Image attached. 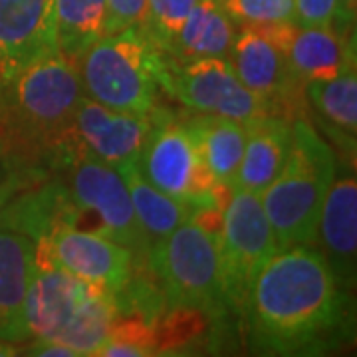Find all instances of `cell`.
<instances>
[{"label": "cell", "mask_w": 357, "mask_h": 357, "mask_svg": "<svg viewBox=\"0 0 357 357\" xmlns=\"http://www.w3.org/2000/svg\"><path fill=\"white\" fill-rule=\"evenodd\" d=\"M347 292L314 243L278 250L256 272L241 310L252 351L312 356L335 345L347 319Z\"/></svg>", "instance_id": "6da1fadb"}, {"label": "cell", "mask_w": 357, "mask_h": 357, "mask_svg": "<svg viewBox=\"0 0 357 357\" xmlns=\"http://www.w3.org/2000/svg\"><path fill=\"white\" fill-rule=\"evenodd\" d=\"M82 98L76 64L58 50L34 58L0 84V143L8 153L68 159Z\"/></svg>", "instance_id": "7a4b0ae2"}, {"label": "cell", "mask_w": 357, "mask_h": 357, "mask_svg": "<svg viewBox=\"0 0 357 357\" xmlns=\"http://www.w3.org/2000/svg\"><path fill=\"white\" fill-rule=\"evenodd\" d=\"M337 169L333 149L306 117L292 119V149L280 175L260 192L278 250L314 243L324 197Z\"/></svg>", "instance_id": "3957f363"}, {"label": "cell", "mask_w": 357, "mask_h": 357, "mask_svg": "<svg viewBox=\"0 0 357 357\" xmlns=\"http://www.w3.org/2000/svg\"><path fill=\"white\" fill-rule=\"evenodd\" d=\"M145 266L171 312L187 310L208 318L232 312L222 280L218 236L192 218L147 250Z\"/></svg>", "instance_id": "277c9868"}, {"label": "cell", "mask_w": 357, "mask_h": 357, "mask_svg": "<svg viewBox=\"0 0 357 357\" xmlns=\"http://www.w3.org/2000/svg\"><path fill=\"white\" fill-rule=\"evenodd\" d=\"M84 96L117 112H153L161 52L143 36L139 26L102 36L76 62Z\"/></svg>", "instance_id": "5b68a950"}, {"label": "cell", "mask_w": 357, "mask_h": 357, "mask_svg": "<svg viewBox=\"0 0 357 357\" xmlns=\"http://www.w3.org/2000/svg\"><path fill=\"white\" fill-rule=\"evenodd\" d=\"M149 117L151 128L137 157L141 175L155 189L181 203H189L197 208L220 204L217 201V181L204 165L183 121L167 112H155V107Z\"/></svg>", "instance_id": "8992f818"}, {"label": "cell", "mask_w": 357, "mask_h": 357, "mask_svg": "<svg viewBox=\"0 0 357 357\" xmlns=\"http://www.w3.org/2000/svg\"><path fill=\"white\" fill-rule=\"evenodd\" d=\"M159 88L197 114L225 115L244 123L274 115L266 100L241 84L229 58L177 60L161 54Z\"/></svg>", "instance_id": "52a82bcc"}, {"label": "cell", "mask_w": 357, "mask_h": 357, "mask_svg": "<svg viewBox=\"0 0 357 357\" xmlns=\"http://www.w3.org/2000/svg\"><path fill=\"white\" fill-rule=\"evenodd\" d=\"M276 252V236L268 222L260 195L232 187L229 203L222 211L218 255L227 296L234 312L243 310L256 272Z\"/></svg>", "instance_id": "ba28073f"}, {"label": "cell", "mask_w": 357, "mask_h": 357, "mask_svg": "<svg viewBox=\"0 0 357 357\" xmlns=\"http://www.w3.org/2000/svg\"><path fill=\"white\" fill-rule=\"evenodd\" d=\"M64 163L70 177L68 189L74 201L93 217L100 232L128 246L139 260H145L149 243L121 173L77 145H74V151Z\"/></svg>", "instance_id": "9c48e42d"}, {"label": "cell", "mask_w": 357, "mask_h": 357, "mask_svg": "<svg viewBox=\"0 0 357 357\" xmlns=\"http://www.w3.org/2000/svg\"><path fill=\"white\" fill-rule=\"evenodd\" d=\"M36 260L52 262L109 296L119 292L143 262L103 232L76 227H58L36 241Z\"/></svg>", "instance_id": "30bf717a"}, {"label": "cell", "mask_w": 357, "mask_h": 357, "mask_svg": "<svg viewBox=\"0 0 357 357\" xmlns=\"http://www.w3.org/2000/svg\"><path fill=\"white\" fill-rule=\"evenodd\" d=\"M229 62L244 88L266 100L274 115L290 121L302 117L298 112L304 107V84L260 26H241L234 32Z\"/></svg>", "instance_id": "8fae6325"}, {"label": "cell", "mask_w": 357, "mask_h": 357, "mask_svg": "<svg viewBox=\"0 0 357 357\" xmlns=\"http://www.w3.org/2000/svg\"><path fill=\"white\" fill-rule=\"evenodd\" d=\"M260 30L284 54L286 62L304 86L328 82L356 68L354 30L340 26H298L294 20L260 24Z\"/></svg>", "instance_id": "7c38bea8"}, {"label": "cell", "mask_w": 357, "mask_h": 357, "mask_svg": "<svg viewBox=\"0 0 357 357\" xmlns=\"http://www.w3.org/2000/svg\"><path fill=\"white\" fill-rule=\"evenodd\" d=\"M333 276L351 290L356 286L357 262V181L349 161H337L332 185L324 197L319 211L316 238Z\"/></svg>", "instance_id": "4fadbf2b"}, {"label": "cell", "mask_w": 357, "mask_h": 357, "mask_svg": "<svg viewBox=\"0 0 357 357\" xmlns=\"http://www.w3.org/2000/svg\"><path fill=\"white\" fill-rule=\"evenodd\" d=\"M149 128V115L117 112L84 96L74 117V145L119 169L137 161Z\"/></svg>", "instance_id": "5bb4252c"}, {"label": "cell", "mask_w": 357, "mask_h": 357, "mask_svg": "<svg viewBox=\"0 0 357 357\" xmlns=\"http://www.w3.org/2000/svg\"><path fill=\"white\" fill-rule=\"evenodd\" d=\"M56 46V0H0V84Z\"/></svg>", "instance_id": "9a60e30c"}, {"label": "cell", "mask_w": 357, "mask_h": 357, "mask_svg": "<svg viewBox=\"0 0 357 357\" xmlns=\"http://www.w3.org/2000/svg\"><path fill=\"white\" fill-rule=\"evenodd\" d=\"M88 288V284L60 266L36 260L24 302L28 340H56L82 304Z\"/></svg>", "instance_id": "2e32d148"}, {"label": "cell", "mask_w": 357, "mask_h": 357, "mask_svg": "<svg viewBox=\"0 0 357 357\" xmlns=\"http://www.w3.org/2000/svg\"><path fill=\"white\" fill-rule=\"evenodd\" d=\"M36 270V243L22 232L0 227V340L28 342L24 302Z\"/></svg>", "instance_id": "e0dca14e"}, {"label": "cell", "mask_w": 357, "mask_h": 357, "mask_svg": "<svg viewBox=\"0 0 357 357\" xmlns=\"http://www.w3.org/2000/svg\"><path fill=\"white\" fill-rule=\"evenodd\" d=\"M292 149V121L280 115H266L248 121L246 145L236 171L234 187L250 192L266 189L288 161Z\"/></svg>", "instance_id": "ac0fdd59"}, {"label": "cell", "mask_w": 357, "mask_h": 357, "mask_svg": "<svg viewBox=\"0 0 357 357\" xmlns=\"http://www.w3.org/2000/svg\"><path fill=\"white\" fill-rule=\"evenodd\" d=\"M304 98L318 115L319 128L344 151L345 161L356 163L357 76L356 68L328 82H310Z\"/></svg>", "instance_id": "d6986e66"}, {"label": "cell", "mask_w": 357, "mask_h": 357, "mask_svg": "<svg viewBox=\"0 0 357 357\" xmlns=\"http://www.w3.org/2000/svg\"><path fill=\"white\" fill-rule=\"evenodd\" d=\"M183 126L191 133L204 165L217 185L234 187L236 171L246 145L248 123L215 114H197L183 119Z\"/></svg>", "instance_id": "ffe728a7"}, {"label": "cell", "mask_w": 357, "mask_h": 357, "mask_svg": "<svg viewBox=\"0 0 357 357\" xmlns=\"http://www.w3.org/2000/svg\"><path fill=\"white\" fill-rule=\"evenodd\" d=\"M234 38V22L222 10L218 0H197L167 54L177 60L229 58Z\"/></svg>", "instance_id": "44dd1931"}, {"label": "cell", "mask_w": 357, "mask_h": 357, "mask_svg": "<svg viewBox=\"0 0 357 357\" xmlns=\"http://www.w3.org/2000/svg\"><path fill=\"white\" fill-rule=\"evenodd\" d=\"M117 171L121 173V177L128 185L131 203H133L137 220L143 229V234L149 243V248L153 244L161 243L183 222L195 217L197 206L181 203L177 199L155 189L153 185L139 173L137 161L119 167Z\"/></svg>", "instance_id": "7402d4cb"}, {"label": "cell", "mask_w": 357, "mask_h": 357, "mask_svg": "<svg viewBox=\"0 0 357 357\" xmlns=\"http://www.w3.org/2000/svg\"><path fill=\"white\" fill-rule=\"evenodd\" d=\"M115 318L117 310L114 296L89 286L82 304L54 342L72 347L77 356H98Z\"/></svg>", "instance_id": "603a6c76"}, {"label": "cell", "mask_w": 357, "mask_h": 357, "mask_svg": "<svg viewBox=\"0 0 357 357\" xmlns=\"http://www.w3.org/2000/svg\"><path fill=\"white\" fill-rule=\"evenodd\" d=\"M105 0H56V46L72 64L103 36Z\"/></svg>", "instance_id": "cb8c5ba5"}, {"label": "cell", "mask_w": 357, "mask_h": 357, "mask_svg": "<svg viewBox=\"0 0 357 357\" xmlns=\"http://www.w3.org/2000/svg\"><path fill=\"white\" fill-rule=\"evenodd\" d=\"M157 351L159 333L155 326L137 316H117L98 356L141 357L155 356Z\"/></svg>", "instance_id": "d4e9b609"}, {"label": "cell", "mask_w": 357, "mask_h": 357, "mask_svg": "<svg viewBox=\"0 0 357 357\" xmlns=\"http://www.w3.org/2000/svg\"><path fill=\"white\" fill-rule=\"evenodd\" d=\"M197 0H147L139 22L143 36L159 52H167Z\"/></svg>", "instance_id": "484cf974"}, {"label": "cell", "mask_w": 357, "mask_h": 357, "mask_svg": "<svg viewBox=\"0 0 357 357\" xmlns=\"http://www.w3.org/2000/svg\"><path fill=\"white\" fill-rule=\"evenodd\" d=\"M222 10L241 26L294 20V0H220Z\"/></svg>", "instance_id": "4316f807"}, {"label": "cell", "mask_w": 357, "mask_h": 357, "mask_svg": "<svg viewBox=\"0 0 357 357\" xmlns=\"http://www.w3.org/2000/svg\"><path fill=\"white\" fill-rule=\"evenodd\" d=\"M147 0H105L103 36L139 26Z\"/></svg>", "instance_id": "83f0119b"}, {"label": "cell", "mask_w": 357, "mask_h": 357, "mask_svg": "<svg viewBox=\"0 0 357 357\" xmlns=\"http://www.w3.org/2000/svg\"><path fill=\"white\" fill-rule=\"evenodd\" d=\"M337 0H294V22L298 26L333 24Z\"/></svg>", "instance_id": "f1b7e54d"}, {"label": "cell", "mask_w": 357, "mask_h": 357, "mask_svg": "<svg viewBox=\"0 0 357 357\" xmlns=\"http://www.w3.org/2000/svg\"><path fill=\"white\" fill-rule=\"evenodd\" d=\"M357 13V0H337V10H335V20L333 24L344 28V30H354Z\"/></svg>", "instance_id": "f546056e"}, {"label": "cell", "mask_w": 357, "mask_h": 357, "mask_svg": "<svg viewBox=\"0 0 357 357\" xmlns=\"http://www.w3.org/2000/svg\"><path fill=\"white\" fill-rule=\"evenodd\" d=\"M13 183L10 181H2L0 178V213H2V208H4V204L8 201V197L13 195Z\"/></svg>", "instance_id": "4dcf8cb0"}, {"label": "cell", "mask_w": 357, "mask_h": 357, "mask_svg": "<svg viewBox=\"0 0 357 357\" xmlns=\"http://www.w3.org/2000/svg\"><path fill=\"white\" fill-rule=\"evenodd\" d=\"M10 356H16V349H14V345L0 340V357H10Z\"/></svg>", "instance_id": "1f68e13d"}, {"label": "cell", "mask_w": 357, "mask_h": 357, "mask_svg": "<svg viewBox=\"0 0 357 357\" xmlns=\"http://www.w3.org/2000/svg\"><path fill=\"white\" fill-rule=\"evenodd\" d=\"M218 2H220V0H218Z\"/></svg>", "instance_id": "d6a6232c"}]
</instances>
